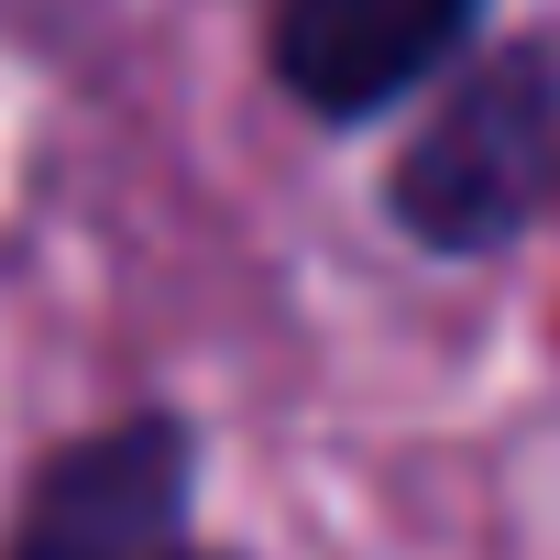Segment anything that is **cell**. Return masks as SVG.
Wrapping results in <instances>:
<instances>
[{"instance_id":"cell-1","label":"cell","mask_w":560,"mask_h":560,"mask_svg":"<svg viewBox=\"0 0 560 560\" xmlns=\"http://www.w3.org/2000/svg\"><path fill=\"white\" fill-rule=\"evenodd\" d=\"M560 198V45H516L451 89L396 165V220L440 253H494Z\"/></svg>"},{"instance_id":"cell-2","label":"cell","mask_w":560,"mask_h":560,"mask_svg":"<svg viewBox=\"0 0 560 560\" xmlns=\"http://www.w3.org/2000/svg\"><path fill=\"white\" fill-rule=\"evenodd\" d=\"M472 23L483 0H275V78L330 121H363L451 67Z\"/></svg>"},{"instance_id":"cell-3","label":"cell","mask_w":560,"mask_h":560,"mask_svg":"<svg viewBox=\"0 0 560 560\" xmlns=\"http://www.w3.org/2000/svg\"><path fill=\"white\" fill-rule=\"evenodd\" d=\"M176 516H187V440L165 418H132L45 472L12 560H198L176 549Z\"/></svg>"}]
</instances>
